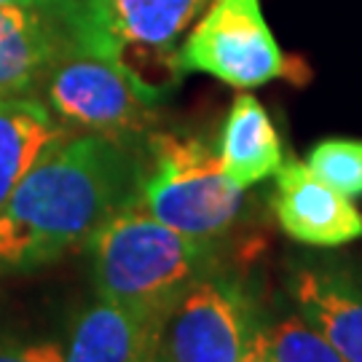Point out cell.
I'll list each match as a JSON object with an SVG mask.
<instances>
[{
  "label": "cell",
  "mask_w": 362,
  "mask_h": 362,
  "mask_svg": "<svg viewBox=\"0 0 362 362\" xmlns=\"http://www.w3.org/2000/svg\"><path fill=\"white\" fill-rule=\"evenodd\" d=\"M0 362H65V349L52 341H3Z\"/></svg>",
  "instance_id": "2e32d148"
},
{
  "label": "cell",
  "mask_w": 362,
  "mask_h": 362,
  "mask_svg": "<svg viewBox=\"0 0 362 362\" xmlns=\"http://www.w3.org/2000/svg\"><path fill=\"white\" fill-rule=\"evenodd\" d=\"M153 362H164L161 357H158V349H156V357H153Z\"/></svg>",
  "instance_id": "d6986e66"
},
{
  "label": "cell",
  "mask_w": 362,
  "mask_h": 362,
  "mask_svg": "<svg viewBox=\"0 0 362 362\" xmlns=\"http://www.w3.org/2000/svg\"><path fill=\"white\" fill-rule=\"evenodd\" d=\"M209 0H78L67 19L73 52L124 67L167 94L180 83L177 52Z\"/></svg>",
  "instance_id": "3957f363"
},
{
  "label": "cell",
  "mask_w": 362,
  "mask_h": 362,
  "mask_svg": "<svg viewBox=\"0 0 362 362\" xmlns=\"http://www.w3.org/2000/svg\"><path fill=\"white\" fill-rule=\"evenodd\" d=\"M67 52L73 46L59 19L35 8L0 6V100L38 86Z\"/></svg>",
  "instance_id": "30bf717a"
},
{
  "label": "cell",
  "mask_w": 362,
  "mask_h": 362,
  "mask_svg": "<svg viewBox=\"0 0 362 362\" xmlns=\"http://www.w3.org/2000/svg\"><path fill=\"white\" fill-rule=\"evenodd\" d=\"M164 320L97 298L78 314L65 362H153Z\"/></svg>",
  "instance_id": "8fae6325"
},
{
  "label": "cell",
  "mask_w": 362,
  "mask_h": 362,
  "mask_svg": "<svg viewBox=\"0 0 362 362\" xmlns=\"http://www.w3.org/2000/svg\"><path fill=\"white\" fill-rule=\"evenodd\" d=\"M143 151L86 132L43 156L0 207V272H35L86 245L137 199Z\"/></svg>",
  "instance_id": "6da1fadb"
},
{
  "label": "cell",
  "mask_w": 362,
  "mask_h": 362,
  "mask_svg": "<svg viewBox=\"0 0 362 362\" xmlns=\"http://www.w3.org/2000/svg\"><path fill=\"white\" fill-rule=\"evenodd\" d=\"M250 336V306L242 287L207 269L167 314L158 357L164 362H242Z\"/></svg>",
  "instance_id": "52a82bcc"
},
{
  "label": "cell",
  "mask_w": 362,
  "mask_h": 362,
  "mask_svg": "<svg viewBox=\"0 0 362 362\" xmlns=\"http://www.w3.org/2000/svg\"><path fill=\"white\" fill-rule=\"evenodd\" d=\"M137 202L188 239L218 245L245 207V191L220 169L218 153L199 137L153 132L145 143Z\"/></svg>",
  "instance_id": "277c9868"
},
{
  "label": "cell",
  "mask_w": 362,
  "mask_h": 362,
  "mask_svg": "<svg viewBox=\"0 0 362 362\" xmlns=\"http://www.w3.org/2000/svg\"><path fill=\"white\" fill-rule=\"evenodd\" d=\"M76 3L78 0H0V6H22V8H35V11L49 13L54 19H59L62 25H67Z\"/></svg>",
  "instance_id": "e0dca14e"
},
{
  "label": "cell",
  "mask_w": 362,
  "mask_h": 362,
  "mask_svg": "<svg viewBox=\"0 0 362 362\" xmlns=\"http://www.w3.org/2000/svg\"><path fill=\"white\" fill-rule=\"evenodd\" d=\"M97 298L167 320L177 298L209 269L215 245L182 236L134 199L86 242Z\"/></svg>",
  "instance_id": "7a4b0ae2"
},
{
  "label": "cell",
  "mask_w": 362,
  "mask_h": 362,
  "mask_svg": "<svg viewBox=\"0 0 362 362\" xmlns=\"http://www.w3.org/2000/svg\"><path fill=\"white\" fill-rule=\"evenodd\" d=\"M263 330L274 362H346L336 346L300 314H290Z\"/></svg>",
  "instance_id": "9a60e30c"
},
{
  "label": "cell",
  "mask_w": 362,
  "mask_h": 362,
  "mask_svg": "<svg viewBox=\"0 0 362 362\" xmlns=\"http://www.w3.org/2000/svg\"><path fill=\"white\" fill-rule=\"evenodd\" d=\"M215 153L226 177L242 191L276 175L285 164V148L279 140V132L263 103L250 91L233 97Z\"/></svg>",
  "instance_id": "7c38bea8"
},
{
  "label": "cell",
  "mask_w": 362,
  "mask_h": 362,
  "mask_svg": "<svg viewBox=\"0 0 362 362\" xmlns=\"http://www.w3.org/2000/svg\"><path fill=\"white\" fill-rule=\"evenodd\" d=\"M177 70L180 76L204 73L242 91L309 78V67L282 52L263 13V0H209L182 40Z\"/></svg>",
  "instance_id": "5b68a950"
},
{
  "label": "cell",
  "mask_w": 362,
  "mask_h": 362,
  "mask_svg": "<svg viewBox=\"0 0 362 362\" xmlns=\"http://www.w3.org/2000/svg\"><path fill=\"white\" fill-rule=\"evenodd\" d=\"M242 362H274V357L269 354L266 330H263V327L252 330V336H250V341H247L245 354H242Z\"/></svg>",
  "instance_id": "ac0fdd59"
},
{
  "label": "cell",
  "mask_w": 362,
  "mask_h": 362,
  "mask_svg": "<svg viewBox=\"0 0 362 362\" xmlns=\"http://www.w3.org/2000/svg\"><path fill=\"white\" fill-rule=\"evenodd\" d=\"M274 177V218L290 239L309 247H344L362 239L357 204L320 180L306 161H285Z\"/></svg>",
  "instance_id": "ba28073f"
},
{
  "label": "cell",
  "mask_w": 362,
  "mask_h": 362,
  "mask_svg": "<svg viewBox=\"0 0 362 362\" xmlns=\"http://www.w3.org/2000/svg\"><path fill=\"white\" fill-rule=\"evenodd\" d=\"M298 314L306 317L346 362H362V269L327 260L293 274Z\"/></svg>",
  "instance_id": "9c48e42d"
},
{
  "label": "cell",
  "mask_w": 362,
  "mask_h": 362,
  "mask_svg": "<svg viewBox=\"0 0 362 362\" xmlns=\"http://www.w3.org/2000/svg\"><path fill=\"white\" fill-rule=\"evenodd\" d=\"M306 167L338 194L360 199L362 196V140L327 137L311 145Z\"/></svg>",
  "instance_id": "5bb4252c"
},
{
  "label": "cell",
  "mask_w": 362,
  "mask_h": 362,
  "mask_svg": "<svg viewBox=\"0 0 362 362\" xmlns=\"http://www.w3.org/2000/svg\"><path fill=\"white\" fill-rule=\"evenodd\" d=\"M43 100L62 124L118 143H148L164 91L91 54L67 52L40 81Z\"/></svg>",
  "instance_id": "8992f818"
},
{
  "label": "cell",
  "mask_w": 362,
  "mask_h": 362,
  "mask_svg": "<svg viewBox=\"0 0 362 362\" xmlns=\"http://www.w3.org/2000/svg\"><path fill=\"white\" fill-rule=\"evenodd\" d=\"M67 137V127L43 100L30 94L0 100V207L30 169Z\"/></svg>",
  "instance_id": "4fadbf2b"
}]
</instances>
